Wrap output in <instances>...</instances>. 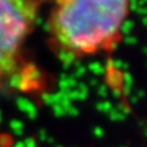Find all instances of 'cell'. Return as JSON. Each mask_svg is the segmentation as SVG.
Wrapping results in <instances>:
<instances>
[{
	"mask_svg": "<svg viewBox=\"0 0 147 147\" xmlns=\"http://www.w3.org/2000/svg\"><path fill=\"white\" fill-rule=\"evenodd\" d=\"M40 6L42 0H0V85L21 70Z\"/></svg>",
	"mask_w": 147,
	"mask_h": 147,
	"instance_id": "7a4b0ae2",
	"label": "cell"
},
{
	"mask_svg": "<svg viewBox=\"0 0 147 147\" xmlns=\"http://www.w3.org/2000/svg\"><path fill=\"white\" fill-rule=\"evenodd\" d=\"M130 9L131 0H53L49 47L66 63L113 53L123 40Z\"/></svg>",
	"mask_w": 147,
	"mask_h": 147,
	"instance_id": "6da1fadb",
	"label": "cell"
}]
</instances>
